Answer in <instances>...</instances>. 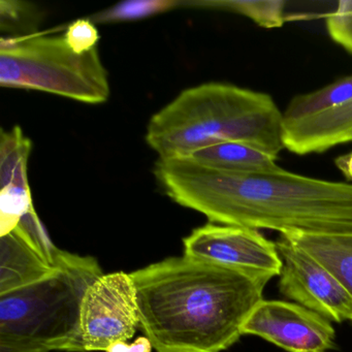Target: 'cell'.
Returning a JSON list of instances; mask_svg holds the SVG:
<instances>
[{"label": "cell", "instance_id": "1", "mask_svg": "<svg viewBox=\"0 0 352 352\" xmlns=\"http://www.w3.org/2000/svg\"><path fill=\"white\" fill-rule=\"evenodd\" d=\"M154 175L175 203L210 222L280 234H352V184L281 170L239 173L183 157L160 158Z\"/></svg>", "mask_w": 352, "mask_h": 352}, {"label": "cell", "instance_id": "2", "mask_svg": "<svg viewBox=\"0 0 352 352\" xmlns=\"http://www.w3.org/2000/svg\"><path fill=\"white\" fill-rule=\"evenodd\" d=\"M140 327L157 352H221L234 345L267 280L228 265L170 257L131 274Z\"/></svg>", "mask_w": 352, "mask_h": 352}, {"label": "cell", "instance_id": "3", "mask_svg": "<svg viewBox=\"0 0 352 352\" xmlns=\"http://www.w3.org/2000/svg\"><path fill=\"white\" fill-rule=\"evenodd\" d=\"M283 131V113L270 94L212 82L184 90L156 113L146 142L160 158L182 157L228 142L278 156L285 149Z\"/></svg>", "mask_w": 352, "mask_h": 352}, {"label": "cell", "instance_id": "4", "mask_svg": "<svg viewBox=\"0 0 352 352\" xmlns=\"http://www.w3.org/2000/svg\"><path fill=\"white\" fill-rule=\"evenodd\" d=\"M102 275L94 257L57 249L48 277L0 296V352H86L81 302Z\"/></svg>", "mask_w": 352, "mask_h": 352}, {"label": "cell", "instance_id": "5", "mask_svg": "<svg viewBox=\"0 0 352 352\" xmlns=\"http://www.w3.org/2000/svg\"><path fill=\"white\" fill-rule=\"evenodd\" d=\"M0 85L56 94L86 104H102L110 96L108 72L98 49L78 54L63 34L1 38Z\"/></svg>", "mask_w": 352, "mask_h": 352}, {"label": "cell", "instance_id": "6", "mask_svg": "<svg viewBox=\"0 0 352 352\" xmlns=\"http://www.w3.org/2000/svg\"><path fill=\"white\" fill-rule=\"evenodd\" d=\"M140 327L137 289L131 274L102 275L84 294L80 329L86 352L107 351L133 339Z\"/></svg>", "mask_w": 352, "mask_h": 352}, {"label": "cell", "instance_id": "7", "mask_svg": "<svg viewBox=\"0 0 352 352\" xmlns=\"http://www.w3.org/2000/svg\"><path fill=\"white\" fill-rule=\"evenodd\" d=\"M183 243L185 256L228 265L267 281L281 273L277 245L253 228L210 222L195 228Z\"/></svg>", "mask_w": 352, "mask_h": 352}, {"label": "cell", "instance_id": "8", "mask_svg": "<svg viewBox=\"0 0 352 352\" xmlns=\"http://www.w3.org/2000/svg\"><path fill=\"white\" fill-rule=\"evenodd\" d=\"M282 259L279 290L300 306L336 322H352V298L314 257L284 236L276 242Z\"/></svg>", "mask_w": 352, "mask_h": 352}, {"label": "cell", "instance_id": "9", "mask_svg": "<svg viewBox=\"0 0 352 352\" xmlns=\"http://www.w3.org/2000/svg\"><path fill=\"white\" fill-rule=\"evenodd\" d=\"M242 333L263 338L287 352H327L336 346V331L329 319L284 300H261Z\"/></svg>", "mask_w": 352, "mask_h": 352}, {"label": "cell", "instance_id": "10", "mask_svg": "<svg viewBox=\"0 0 352 352\" xmlns=\"http://www.w3.org/2000/svg\"><path fill=\"white\" fill-rule=\"evenodd\" d=\"M57 249L36 210L26 214L0 240V296L48 277L55 270Z\"/></svg>", "mask_w": 352, "mask_h": 352}, {"label": "cell", "instance_id": "11", "mask_svg": "<svg viewBox=\"0 0 352 352\" xmlns=\"http://www.w3.org/2000/svg\"><path fill=\"white\" fill-rule=\"evenodd\" d=\"M352 133V100L292 122H284V148L298 155L321 153L348 143Z\"/></svg>", "mask_w": 352, "mask_h": 352}, {"label": "cell", "instance_id": "12", "mask_svg": "<svg viewBox=\"0 0 352 352\" xmlns=\"http://www.w3.org/2000/svg\"><path fill=\"white\" fill-rule=\"evenodd\" d=\"M182 157L209 168L230 172L273 173L283 170L278 166V156L241 142L218 144Z\"/></svg>", "mask_w": 352, "mask_h": 352}, {"label": "cell", "instance_id": "13", "mask_svg": "<svg viewBox=\"0 0 352 352\" xmlns=\"http://www.w3.org/2000/svg\"><path fill=\"white\" fill-rule=\"evenodd\" d=\"M322 265L352 298V234H281Z\"/></svg>", "mask_w": 352, "mask_h": 352}, {"label": "cell", "instance_id": "14", "mask_svg": "<svg viewBox=\"0 0 352 352\" xmlns=\"http://www.w3.org/2000/svg\"><path fill=\"white\" fill-rule=\"evenodd\" d=\"M32 143L20 126L1 131L0 140V192L32 195L28 164Z\"/></svg>", "mask_w": 352, "mask_h": 352}, {"label": "cell", "instance_id": "15", "mask_svg": "<svg viewBox=\"0 0 352 352\" xmlns=\"http://www.w3.org/2000/svg\"><path fill=\"white\" fill-rule=\"evenodd\" d=\"M352 100V75L320 89L294 96L283 112L284 122H292L343 106Z\"/></svg>", "mask_w": 352, "mask_h": 352}, {"label": "cell", "instance_id": "16", "mask_svg": "<svg viewBox=\"0 0 352 352\" xmlns=\"http://www.w3.org/2000/svg\"><path fill=\"white\" fill-rule=\"evenodd\" d=\"M216 10L248 18L259 28H279L286 22V1L283 0H201L186 1V7Z\"/></svg>", "mask_w": 352, "mask_h": 352}, {"label": "cell", "instance_id": "17", "mask_svg": "<svg viewBox=\"0 0 352 352\" xmlns=\"http://www.w3.org/2000/svg\"><path fill=\"white\" fill-rule=\"evenodd\" d=\"M186 6L180 0H129L89 18L94 24L119 23L145 19Z\"/></svg>", "mask_w": 352, "mask_h": 352}, {"label": "cell", "instance_id": "18", "mask_svg": "<svg viewBox=\"0 0 352 352\" xmlns=\"http://www.w3.org/2000/svg\"><path fill=\"white\" fill-rule=\"evenodd\" d=\"M40 20V11L32 3L11 0L0 3V26L1 32L10 34L7 38L34 34Z\"/></svg>", "mask_w": 352, "mask_h": 352}, {"label": "cell", "instance_id": "19", "mask_svg": "<svg viewBox=\"0 0 352 352\" xmlns=\"http://www.w3.org/2000/svg\"><path fill=\"white\" fill-rule=\"evenodd\" d=\"M325 28L329 38L352 54V0H341L335 11L327 14Z\"/></svg>", "mask_w": 352, "mask_h": 352}, {"label": "cell", "instance_id": "20", "mask_svg": "<svg viewBox=\"0 0 352 352\" xmlns=\"http://www.w3.org/2000/svg\"><path fill=\"white\" fill-rule=\"evenodd\" d=\"M63 36L67 45L78 54L90 52L98 48V43L100 41L98 28L89 18L76 20L69 24Z\"/></svg>", "mask_w": 352, "mask_h": 352}, {"label": "cell", "instance_id": "21", "mask_svg": "<svg viewBox=\"0 0 352 352\" xmlns=\"http://www.w3.org/2000/svg\"><path fill=\"white\" fill-rule=\"evenodd\" d=\"M151 342L147 337H140L133 343L118 342L113 344L106 352H152Z\"/></svg>", "mask_w": 352, "mask_h": 352}, {"label": "cell", "instance_id": "22", "mask_svg": "<svg viewBox=\"0 0 352 352\" xmlns=\"http://www.w3.org/2000/svg\"><path fill=\"white\" fill-rule=\"evenodd\" d=\"M335 164L346 180L352 184V152L336 158Z\"/></svg>", "mask_w": 352, "mask_h": 352}, {"label": "cell", "instance_id": "23", "mask_svg": "<svg viewBox=\"0 0 352 352\" xmlns=\"http://www.w3.org/2000/svg\"><path fill=\"white\" fill-rule=\"evenodd\" d=\"M352 142V133L350 135L349 140H348V143H351Z\"/></svg>", "mask_w": 352, "mask_h": 352}]
</instances>
